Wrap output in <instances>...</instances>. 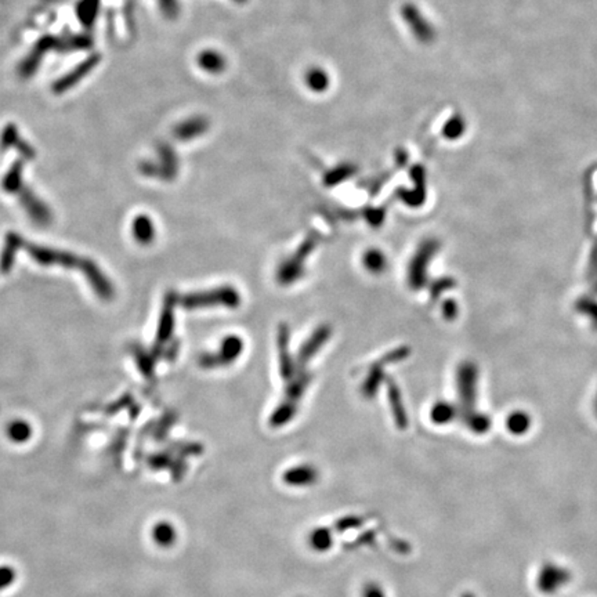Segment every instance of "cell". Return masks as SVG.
<instances>
[{
    "label": "cell",
    "mask_w": 597,
    "mask_h": 597,
    "mask_svg": "<svg viewBox=\"0 0 597 597\" xmlns=\"http://www.w3.org/2000/svg\"><path fill=\"white\" fill-rule=\"evenodd\" d=\"M365 523V520L359 516H346L339 519L335 523V530L337 532H345V531L357 530L359 529L362 524Z\"/></svg>",
    "instance_id": "obj_25"
},
{
    "label": "cell",
    "mask_w": 597,
    "mask_h": 597,
    "mask_svg": "<svg viewBox=\"0 0 597 597\" xmlns=\"http://www.w3.org/2000/svg\"><path fill=\"white\" fill-rule=\"evenodd\" d=\"M153 538L156 545L162 548H170L176 542L177 534L175 527L169 523H159L153 530Z\"/></svg>",
    "instance_id": "obj_17"
},
{
    "label": "cell",
    "mask_w": 597,
    "mask_h": 597,
    "mask_svg": "<svg viewBox=\"0 0 597 597\" xmlns=\"http://www.w3.org/2000/svg\"><path fill=\"white\" fill-rule=\"evenodd\" d=\"M477 380H479L477 365H474L470 361L462 362L461 367L458 368L456 383H458V394H459V399H461L462 411H464L466 417H469L471 414V408H473V404L476 401Z\"/></svg>",
    "instance_id": "obj_1"
},
{
    "label": "cell",
    "mask_w": 597,
    "mask_h": 597,
    "mask_svg": "<svg viewBox=\"0 0 597 597\" xmlns=\"http://www.w3.org/2000/svg\"><path fill=\"white\" fill-rule=\"evenodd\" d=\"M159 9L162 11V14L169 19V20H175L180 14L181 6H180V0H158Z\"/></svg>",
    "instance_id": "obj_26"
},
{
    "label": "cell",
    "mask_w": 597,
    "mask_h": 597,
    "mask_svg": "<svg viewBox=\"0 0 597 597\" xmlns=\"http://www.w3.org/2000/svg\"><path fill=\"white\" fill-rule=\"evenodd\" d=\"M439 249L440 243L437 240H427L420 245L419 250L412 259L408 271V282L412 289H420L426 284L427 263L434 257Z\"/></svg>",
    "instance_id": "obj_2"
},
{
    "label": "cell",
    "mask_w": 597,
    "mask_h": 597,
    "mask_svg": "<svg viewBox=\"0 0 597 597\" xmlns=\"http://www.w3.org/2000/svg\"><path fill=\"white\" fill-rule=\"evenodd\" d=\"M331 335V330L328 327H321L317 331L314 332V335L311 336L309 342L302 347L300 354H299V362L302 365H305L310 358L320 350V347L328 340Z\"/></svg>",
    "instance_id": "obj_13"
},
{
    "label": "cell",
    "mask_w": 597,
    "mask_h": 597,
    "mask_svg": "<svg viewBox=\"0 0 597 597\" xmlns=\"http://www.w3.org/2000/svg\"><path fill=\"white\" fill-rule=\"evenodd\" d=\"M197 66L209 75H221L228 68V58L220 50L209 47L200 50L197 54Z\"/></svg>",
    "instance_id": "obj_7"
},
{
    "label": "cell",
    "mask_w": 597,
    "mask_h": 597,
    "mask_svg": "<svg viewBox=\"0 0 597 597\" xmlns=\"http://www.w3.org/2000/svg\"><path fill=\"white\" fill-rule=\"evenodd\" d=\"M296 414V405L292 401H287L284 404H281L271 415L270 418V424L272 427H281L284 424L289 423L292 418Z\"/></svg>",
    "instance_id": "obj_19"
},
{
    "label": "cell",
    "mask_w": 597,
    "mask_h": 597,
    "mask_svg": "<svg viewBox=\"0 0 597 597\" xmlns=\"http://www.w3.org/2000/svg\"><path fill=\"white\" fill-rule=\"evenodd\" d=\"M364 267L371 272H382L386 268V256L379 249H369L362 256Z\"/></svg>",
    "instance_id": "obj_20"
},
{
    "label": "cell",
    "mask_w": 597,
    "mask_h": 597,
    "mask_svg": "<svg viewBox=\"0 0 597 597\" xmlns=\"http://www.w3.org/2000/svg\"><path fill=\"white\" fill-rule=\"evenodd\" d=\"M243 349V340L238 336H228L224 339L221 345L220 353L205 355L202 358V364L206 368H216V367L227 365L240 357Z\"/></svg>",
    "instance_id": "obj_5"
},
{
    "label": "cell",
    "mask_w": 597,
    "mask_h": 597,
    "mask_svg": "<svg viewBox=\"0 0 597 597\" xmlns=\"http://www.w3.org/2000/svg\"><path fill=\"white\" fill-rule=\"evenodd\" d=\"M362 597H386V595L377 582H368L362 588Z\"/></svg>",
    "instance_id": "obj_31"
},
{
    "label": "cell",
    "mask_w": 597,
    "mask_h": 597,
    "mask_svg": "<svg viewBox=\"0 0 597 597\" xmlns=\"http://www.w3.org/2000/svg\"><path fill=\"white\" fill-rule=\"evenodd\" d=\"M240 295L233 287H221L210 292L195 293L187 297L185 305L190 307H205V306H216L223 305L227 307H237L240 305Z\"/></svg>",
    "instance_id": "obj_3"
},
{
    "label": "cell",
    "mask_w": 597,
    "mask_h": 597,
    "mask_svg": "<svg viewBox=\"0 0 597 597\" xmlns=\"http://www.w3.org/2000/svg\"><path fill=\"white\" fill-rule=\"evenodd\" d=\"M307 383H309V377L305 376V377H299V380H296L292 384V387H287V396L289 398V401H295V399H299V398L302 397V394H303Z\"/></svg>",
    "instance_id": "obj_28"
},
{
    "label": "cell",
    "mask_w": 597,
    "mask_h": 597,
    "mask_svg": "<svg viewBox=\"0 0 597 597\" xmlns=\"http://www.w3.org/2000/svg\"><path fill=\"white\" fill-rule=\"evenodd\" d=\"M309 545L312 551L320 553L328 552L333 546V534L327 527H318L311 531L309 535Z\"/></svg>",
    "instance_id": "obj_15"
},
{
    "label": "cell",
    "mask_w": 597,
    "mask_h": 597,
    "mask_svg": "<svg viewBox=\"0 0 597 597\" xmlns=\"http://www.w3.org/2000/svg\"><path fill=\"white\" fill-rule=\"evenodd\" d=\"M303 82L307 90L314 94H324L327 93L332 85L330 72L320 66H311L306 69L303 75Z\"/></svg>",
    "instance_id": "obj_9"
},
{
    "label": "cell",
    "mask_w": 597,
    "mask_h": 597,
    "mask_svg": "<svg viewBox=\"0 0 597 597\" xmlns=\"http://www.w3.org/2000/svg\"><path fill=\"white\" fill-rule=\"evenodd\" d=\"M54 46H56L54 38H51V36H44V38H42L36 44V46L34 47V50L29 53V56L25 58V61L22 63L21 68H20L22 76H25V78L31 76L38 69V66L41 64L44 54L50 49H53Z\"/></svg>",
    "instance_id": "obj_11"
},
{
    "label": "cell",
    "mask_w": 597,
    "mask_h": 597,
    "mask_svg": "<svg viewBox=\"0 0 597 597\" xmlns=\"http://www.w3.org/2000/svg\"><path fill=\"white\" fill-rule=\"evenodd\" d=\"M401 17L417 39L422 42H429L433 38V26H430L429 21L414 3H405L401 6Z\"/></svg>",
    "instance_id": "obj_4"
},
{
    "label": "cell",
    "mask_w": 597,
    "mask_h": 597,
    "mask_svg": "<svg viewBox=\"0 0 597 597\" xmlns=\"http://www.w3.org/2000/svg\"><path fill=\"white\" fill-rule=\"evenodd\" d=\"M100 61H101L100 54L90 56L83 63H81L75 69H72L69 73H66L61 79L54 82L53 86H51L53 93L54 94H63V93L68 91L69 88H73L76 83H79L86 75H88Z\"/></svg>",
    "instance_id": "obj_6"
},
{
    "label": "cell",
    "mask_w": 597,
    "mask_h": 597,
    "mask_svg": "<svg viewBox=\"0 0 597 597\" xmlns=\"http://www.w3.org/2000/svg\"><path fill=\"white\" fill-rule=\"evenodd\" d=\"M530 426V418L524 412H514L508 418V427L511 433H524Z\"/></svg>",
    "instance_id": "obj_24"
},
{
    "label": "cell",
    "mask_w": 597,
    "mask_h": 597,
    "mask_svg": "<svg viewBox=\"0 0 597 597\" xmlns=\"http://www.w3.org/2000/svg\"><path fill=\"white\" fill-rule=\"evenodd\" d=\"M595 271H597V240L592 248V255L589 260V277H592Z\"/></svg>",
    "instance_id": "obj_32"
},
{
    "label": "cell",
    "mask_w": 597,
    "mask_h": 597,
    "mask_svg": "<svg viewBox=\"0 0 597 597\" xmlns=\"http://www.w3.org/2000/svg\"><path fill=\"white\" fill-rule=\"evenodd\" d=\"M209 126L210 123L206 116L195 115L178 123L173 131V134L180 140H193L208 132Z\"/></svg>",
    "instance_id": "obj_10"
},
{
    "label": "cell",
    "mask_w": 597,
    "mask_h": 597,
    "mask_svg": "<svg viewBox=\"0 0 597 597\" xmlns=\"http://www.w3.org/2000/svg\"><path fill=\"white\" fill-rule=\"evenodd\" d=\"M595 292H597V284H596V287H595Z\"/></svg>",
    "instance_id": "obj_34"
},
{
    "label": "cell",
    "mask_w": 597,
    "mask_h": 597,
    "mask_svg": "<svg viewBox=\"0 0 597 597\" xmlns=\"http://www.w3.org/2000/svg\"><path fill=\"white\" fill-rule=\"evenodd\" d=\"M575 309L578 312H582L585 315H588L592 320L593 327L597 330V302L593 300L592 297H581L576 303H575Z\"/></svg>",
    "instance_id": "obj_23"
},
{
    "label": "cell",
    "mask_w": 597,
    "mask_h": 597,
    "mask_svg": "<svg viewBox=\"0 0 597 597\" xmlns=\"http://www.w3.org/2000/svg\"><path fill=\"white\" fill-rule=\"evenodd\" d=\"M467 422H469V426L474 430V432H477V433H483L484 430L488 429V426H489V419L484 417V415H473V414H470L469 417H467Z\"/></svg>",
    "instance_id": "obj_29"
},
{
    "label": "cell",
    "mask_w": 597,
    "mask_h": 597,
    "mask_svg": "<svg viewBox=\"0 0 597 597\" xmlns=\"http://www.w3.org/2000/svg\"><path fill=\"white\" fill-rule=\"evenodd\" d=\"M382 379H383V372H382V362H380L377 365L375 364V367L371 369V374L368 376L367 382L364 383L362 390H364V394L367 397L372 398L375 396V393L377 392V386L382 382Z\"/></svg>",
    "instance_id": "obj_22"
},
{
    "label": "cell",
    "mask_w": 597,
    "mask_h": 597,
    "mask_svg": "<svg viewBox=\"0 0 597 597\" xmlns=\"http://www.w3.org/2000/svg\"><path fill=\"white\" fill-rule=\"evenodd\" d=\"M596 405H597V399H596Z\"/></svg>",
    "instance_id": "obj_35"
},
{
    "label": "cell",
    "mask_w": 597,
    "mask_h": 597,
    "mask_svg": "<svg viewBox=\"0 0 597 597\" xmlns=\"http://www.w3.org/2000/svg\"><path fill=\"white\" fill-rule=\"evenodd\" d=\"M233 3H235V4H238V6H243V4H246L249 0H231Z\"/></svg>",
    "instance_id": "obj_33"
},
{
    "label": "cell",
    "mask_w": 597,
    "mask_h": 597,
    "mask_svg": "<svg viewBox=\"0 0 597 597\" xmlns=\"http://www.w3.org/2000/svg\"><path fill=\"white\" fill-rule=\"evenodd\" d=\"M387 386H389V398H390V405H392V411H393V417L396 420V424L399 429H405L408 426V419H407V414L404 409V404L401 399V394L398 390L396 383L389 379L387 380Z\"/></svg>",
    "instance_id": "obj_14"
},
{
    "label": "cell",
    "mask_w": 597,
    "mask_h": 597,
    "mask_svg": "<svg viewBox=\"0 0 597 597\" xmlns=\"http://www.w3.org/2000/svg\"><path fill=\"white\" fill-rule=\"evenodd\" d=\"M320 479L318 470L312 464H297L282 473V481L289 486H310Z\"/></svg>",
    "instance_id": "obj_8"
},
{
    "label": "cell",
    "mask_w": 597,
    "mask_h": 597,
    "mask_svg": "<svg viewBox=\"0 0 597 597\" xmlns=\"http://www.w3.org/2000/svg\"><path fill=\"white\" fill-rule=\"evenodd\" d=\"M100 7V0H81L76 9V14L79 21L82 22L86 28H90L97 17Z\"/></svg>",
    "instance_id": "obj_18"
},
{
    "label": "cell",
    "mask_w": 597,
    "mask_h": 597,
    "mask_svg": "<svg viewBox=\"0 0 597 597\" xmlns=\"http://www.w3.org/2000/svg\"><path fill=\"white\" fill-rule=\"evenodd\" d=\"M314 246H315V243H312V241L305 243V245L300 248V250L296 253V256L293 257V260L289 262L287 265H282V268L280 271V280L284 284L292 282V281H295L297 278V274H299V271L303 267L302 265V260L306 259V256L309 255V252L312 250Z\"/></svg>",
    "instance_id": "obj_12"
},
{
    "label": "cell",
    "mask_w": 597,
    "mask_h": 597,
    "mask_svg": "<svg viewBox=\"0 0 597 597\" xmlns=\"http://www.w3.org/2000/svg\"><path fill=\"white\" fill-rule=\"evenodd\" d=\"M454 417H455V408L449 405L448 402H437L430 412L432 420L439 424L448 423Z\"/></svg>",
    "instance_id": "obj_21"
},
{
    "label": "cell",
    "mask_w": 597,
    "mask_h": 597,
    "mask_svg": "<svg viewBox=\"0 0 597 597\" xmlns=\"http://www.w3.org/2000/svg\"><path fill=\"white\" fill-rule=\"evenodd\" d=\"M278 343H280V353H281V374L284 376V379H290L293 375V365H292V359L289 357V331H287V325H281L280 328V336H278Z\"/></svg>",
    "instance_id": "obj_16"
},
{
    "label": "cell",
    "mask_w": 597,
    "mask_h": 597,
    "mask_svg": "<svg viewBox=\"0 0 597 597\" xmlns=\"http://www.w3.org/2000/svg\"><path fill=\"white\" fill-rule=\"evenodd\" d=\"M458 312H459V307L455 300H445L442 303V315L445 320L448 321L455 320L458 317Z\"/></svg>",
    "instance_id": "obj_30"
},
{
    "label": "cell",
    "mask_w": 597,
    "mask_h": 597,
    "mask_svg": "<svg viewBox=\"0 0 597 597\" xmlns=\"http://www.w3.org/2000/svg\"><path fill=\"white\" fill-rule=\"evenodd\" d=\"M455 285H456V282H455V280H454V278H451V277H444V278L437 280V281L433 284L432 289H430V295H432L433 300H437V299L442 296V293H444L445 290L452 289V287H455Z\"/></svg>",
    "instance_id": "obj_27"
}]
</instances>
